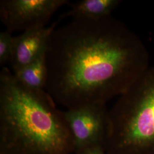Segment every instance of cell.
Here are the masks:
<instances>
[{
	"label": "cell",
	"mask_w": 154,
	"mask_h": 154,
	"mask_svg": "<svg viewBox=\"0 0 154 154\" xmlns=\"http://www.w3.org/2000/svg\"><path fill=\"white\" fill-rule=\"evenodd\" d=\"M149 61L142 40L116 18H73L48 39L46 91L67 110L106 105L132 86Z\"/></svg>",
	"instance_id": "6da1fadb"
},
{
	"label": "cell",
	"mask_w": 154,
	"mask_h": 154,
	"mask_svg": "<svg viewBox=\"0 0 154 154\" xmlns=\"http://www.w3.org/2000/svg\"><path fill=\"white\" fill-rule=\"evenodd\" d=\"M46 90H33L4 67L0 74V154H72L64 115Z\"/></svg>",
	"instance_id": "7a4b0ae2"
},
{
	"label": "cell",
	"mask_w": 154,
	"mask_h": 154,
	"mask_svg": "<svg viewBox=\"0 0 154 154\" xmlns=\"http://www.w3.org/2000/svg\"><path fill=\"white\" fill-rule=\"evenodd\" d=\"M106 154H154V66L108 111Z\"/></svg>",
	"instance_id": "3957f363"
},
{
	"label": "cell",
	"mask_w": 154,
	"mask_h": 154,
	"mask_svg": "<svg viewBox=\"0 0 154 154\" xmlns=\"http://www.w3.org/2000/svg\"><path fill=\"white\" fill-rule=\"evenodd\" d=\"M69 3L67 0H2L0 18L10 33L46 27L53 15Z\"/></svg>",
	"instance_id": "277c9868"
},
{
	"label": "cell",
	"mask_w": 154,
	"mask_h": 154,
	"mask_svg": "<svg viewBox=\"0 0 154 154\" xmlns=\"http://www.w3.org/2000/svg\"><path fill=\"white\" fill-rule=\"evenodd\" d=\"M75 143V152L103 146L107 132L108 110L106 105H87L64 111Z\"/></svg>",
	"instance_id": "5b68a950"
},
{
	"label": "cell",
	"mask_w": 154,
	"mask_h": 154,
	"mask_svg": "<svg viewBox=\"0 0 154 154\" xmlns=\"http://www.w3.org/2000/svg\"><path fill=\"white\" fill-rule=\"evenodd\" d=\"M58 22L57 20L49 27L28 30L13 37L9 62L13 72L29 65L44 52L50 35Z\"/></svg>",
	"instance_id": "8992f818"
},
{
	"label": "cell",
	"mask_w": 154,
	"mask_h": 154,
	"mask_svg": "<svg viewBox=\"0 0 154 154\" xmlns=\"http://www.w3.org/2000/svg\"><path fill=\"white\" fill-rule=\"evenodd\" d=\"M120 0H83L71 5V9L61 15L58 20L68 17L73 18L99 20L110 16L111 13L120 4Z\"/></svg>",
	"instance_id": "52a82bcc"
},
{
	"label": "cell",
	"mask_w": 154,
	"mask_h": 154,
	"mask_svg": "<svg viewBox=\"0 0 154 154\" xmlns=\"http://www.w3.org/2000/svg\"><path fill=\"white\" fill-rule=\"evenodd\" d=\"M13 74L17 80L26 88L33 90H46V50L29 65L13 72Z\"/></svg>",
	"instance_id": "ba28073f"
},
{
	"label": "cell",
	"mask_w": 154,
	"mask_h": 154,
	"mask_svg": "<svg viewBox=\"0 0 154 154\" xmlns=\"http://www.w3.org/2000/svg\"><path fill=\"white\" fill-rule=\"evenodd\" d=\"M11 33L7 30L0 33V65L3 66L10 62L13 49Z\"/></svg>",
	"instance_id": "9c48e42d"
},
{
	"label": "cell",
	"mask_w": 154,
	"mask_h": 154,
	"mask_svg": "<svg viewBox=\"0 0 154 154\" xmlns=\"http://www.w3.org/2000/svg\"><path fill=\"white\" fill-rule=\"evenodd\" d=\"M77 154H106L103 146H95L82 149L75 152Z\"/></svg>",
	"instance_id": "30bf717a"
}]
</instances>
